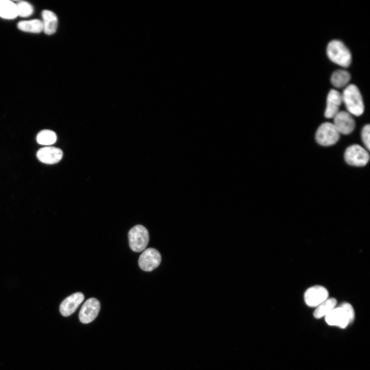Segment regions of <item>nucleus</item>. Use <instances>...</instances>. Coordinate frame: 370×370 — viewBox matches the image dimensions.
<instances>
[{"mask_svg": "<svg viewBox=\"0 0 370 370\" xmlns=\"http://www.w3.org/2000/svg\"><path fill=\"white\" fill-rule=\"evenodd\" d=\"M341 95L342 103L344 104L347 112L356 116L363 114L364 105L362 97L355 85H348Z\"/></svg>", "mask_w": 370, "mask_h": 370, "instance_id": "1", "label": "nucleus"}, {"mask_svg": "<svg viewBox=\"0 0 370 370\" xmlns=\"http://www.w3.org/2000/svg\"><path fill=\"white\" fill-rule=\"evenodd\" d=\"M327 54L332 62L343 67H347L351 62V55L347 47L340 41H331L327 47Z\"/></svg>", "mask_w": 370, "mask_h": 370, "instance_id": "2", "label": "nucleus"}, {"mask_svg": "<svg viewBox=\"0 0 370 370\" xmlns=\"http://www.w3.org/2000/svg\"><path fill=\"white\" fill-rule=\"evenodd\" d=\"M128 237L131 249L137 252L144 250L149 241L148 231L141 225L135 226L131 229Z\"/></svg>", "mask_w": 370, "mask_h": 370, "instance_id": "3", "label": "nucleus"}, {"mask_svg": "<svg viewBox=\"0 0 370 370\" xmlns=\"http://www.w3.org/2000/svg\"><path fill=\"white\" fill-rule=\"evenodd\" d=\"M340 138V133L332 123H322L316 133V139L320 145L324 146L335 144Z\"/></svg>", "mask_w": 370, "mask_h": 370, "instance_id": "4", "label": "nucleus"}, {"mask_svg": "<svg viewBox=\"0 0 370 370\" xmlns=\"http://www.w3.org/2000/svg\"><path fill=\"white\" fill-rule=\"evenodd\" d=\"M344 159L349 165L363 166L368 162L369 155L368 152L361 146L353 144L348 147L345 150Z\"/></svg>", "mask_w": 370, "mask_h": 370, "instance_id": "5", "label": "nucleus"}, {"mask_svg": "<svg viewBox=\"0 0 370 370\" xmlns=\"http://www.w3.org/2000/svg\"><path fill=\"white\" fill-rule=\"evenodd\" d=\"M161 256L158 250L149 248L144 250L140 255L138 264L140 268L145 271H151L160 264Z\"/></svg>", "mask_w": 370, "mask_h": 370, "instance_id": "6", "label": "nucleus"}, {"mask_svg": "<svg viewBox=\"0 0 370 370\" xmlns=\"http://www.w3.org/2000/svg\"><path fill=\"white\" fill-rule=\"evenodd\" d=\"M100 309L99 300L94 298L87 300L82 305L79 314V320L84 324L92 322L97 317Z\"/></svg>", "mask_w": 370, "mask_h": 370, "instance_id": "7", "label": "nucleus"}, {"mask_svg": "<svg viewBox=\"0 0 370 370\" xmlns=\"http://www.w3.org/2000/svg\"><path fill=\"white\" fill-rule=\"evenodd\" d=\"M333 118V124L340 134L348 135L354 131L355 127V120L347 111H339Z\"/></svg>", "mask_w": 370, "mask_h": 370, "instance_id": "8", "label": "nucleus"}, {"mask_svg": "<svg viewBox=\"0 0 370 370\" xmlns=\"http://www.w3.org/2000/svg\"><path fill=\"white\" fill-rule=\"evenodd\" d=\"M328 292L323 286L316 285L307 289L304 293L306 304L310 307H317L328 299Z\"/></svg>", "mask_w": 370, "mask_h": 370, "instance_id": "9", "label": "nucleus"}, {"mask_svg": "<svg viewBox=\"0 0 370 370\" xmlns=\"http://www.w3.org/2000/svg\"><path fill=\"white\" fill-rule=\"evenodd\" d=\"M84 299L81 292H78L64 299L60 306V311L64 317L72 314Z\"/></svg>", "mask_w": 370, "mask_h": 370, "instance_id": "10", "label": "nucleus"}, {"mask_svg": "<svg viewBox=\"0 0 370 370\" xmlns=\"http://www.w3.org/2000/svg\"><path fill=\"white\" fill-rule=\"evenodd\" d=\"M342 103L341 94L335 89H331L327 97L325 117L327 118H333L340 111V106Z\"/></svg>", "mask_w": 370, "mask_h": 370, "instance_id": "11", "label": "nucleus"}, {"mask_svg": "<svg viewBox=\"0 0 370 370\" xmlns=\"http://www.w3.org/2000/svg\"><path fill=\"white\" fill-rule=\"evenodd\" d=\"M325 320L329 325L338 326L345 328L350 321L348 316L343 308L340 306L334 308L325 316Z\"/></svg>", "mask_w": 370, "mask_h": 370, "instance_id": "12", "label": "nucleus"}, {"mask_svg": "<svg viewBox=\"0 0 370 370\" xmlns=\"http://www.w3.org/2000/svg\"><path fill=\"white\" fill-rule=\"evenodd\" d=\"M62 157V150L55 147H43L37 152L39 160L46 164L56 163L60 161Z\"/></svg>", "mask_w": 370, "mask_h": 370, "instance_id": "13", "label": "nucleus"}, {"mask_svg": "<svg viewBox=\"0 0 370 370\" xmlns=\"http://www.w3.org/2000/svg\"><path fill=\"white\" fill-rule=\"evenodd\" d=\"M43 31L47 34H54L58 27V17L56 14L49 10H44L42 12Z\"/></svg>", "mask_w": 370, "mask_h": 370, "instance_id": "14", "label": "nucleus"}, {"mask_svg": "<svg viewBox=\"0 0 370 370\" xmlns=\"http://www.w3.org/2000/svg\"><path fill=\"white\" fill-rule=\"evenodd\" d=\"M17 27L19 30L26 32L39 33L43 31L42 22L38 19L20 21Z\"/></svg>", "mask_w": 370, "mask_h": 370, "instance_id": "15", "label": "nucleus"}, {"mask_svg": "<svg viewBox=\"0 0 370 370\" xmlns=\"http://www.w3.org/2000/svg\"><path fill=\"white\" fill-rule=\"evenodd\" d=\"M17 16L16 4L8 0H0V17L11 20Z\"/></svg>", "mask_w": 370, "mask_h": 370, "instance_id": "16", "label": "nucleus"}, {"mask_svg": "<svg viewBox=\"0 0 370 370\" xmlns=\"http://www.w3.org/2000/svg\"><path fill=\"white\" fill-rule=\"evenodd\" d=\"M350 79V76L347 71L339 69L332 74L330 81L335 87L340 88L347 85Z\"/></svg>", "mask_w": 370, "mask_h": 370, "instance_id": "17", "label": "nucleus"}, {"mask_svg": "<svg viewBox=\"0 0 370 370\" xmlns=\"http://www.w3.org/2000/svg\"><path fill=\"white\" fill-rule=\"evenodd\" d=\"M337 304V300L335 298H328L317 306L313 312L316 318L319 319L328 314Z\"/></svg>", "mask_w": 370, "mask_h": 370, "instance_id": "18", "label": "nucleus"}, {"mask_svg": "<svg viewBox=\"0 0 370 370\" xmlns=\"http://www.w3.org/2000/svg\"><path fill=\"white\" fill-rule=\"evenodd\" d=\"M36 140L40 144L50 145L56 141L57 135L52 131L45 130L39 133Z\"/></svg>", "mask_w": 370, "mask_h": 370, "instance_id": "19", "label": "nucleus"}, {"mask_svg": "<svg viewBox=\"0 0 370 370\" xmlns=\"http://www.w3.org/2000/svg\"><path fill=\"white\" fill-rule=\"evenodd\" d=\"M16 5L17 16L27 17L31 15L33 12L32 6L27 2L20 1L16 4Z\"/></svg>", "mask_w": 370, "mask_h": 370, "instance_id": "20", "label": "nucleus"}, {"mask_svg": "<svg viewBox=\"0 0 370 370\" xmlns=\"http://www.w3.org/2000/svg\"><path fill=\"white\" fill-rule=\"evenodd\" d=\"M361 138L365 146L369 151L370 148V126L369 124L365 125L361 132Z\"/></svg>", "mask_w": 370, "mask_h": 370, "instance_id": "21", "label": "nucleus"}, {"mask_svg": "<svg viewBox=\"0 0 370 370\" xmlns=\"http://www.w3.org/2000/svg\"><path fill=\"white\" fill-rule=\"evenodd\" d=\"M340 306L344 309L349 317L350 323L352 322L355 318V312L351 304L348 303H343Z\"/></svg>", "mask_w": 370, "mask_h": 370, "instance_id": "22", "label": "nucleus"}]
</instances>
